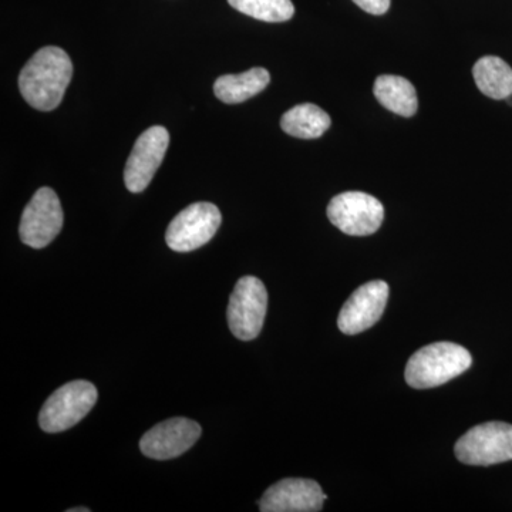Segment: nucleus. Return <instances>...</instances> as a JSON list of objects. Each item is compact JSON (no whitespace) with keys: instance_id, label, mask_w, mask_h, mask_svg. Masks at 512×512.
<instances>
[{"instance_id":"13","label":"nucleus","mask_w":512,"mask_h":512,"mask_svg":"<svg viewBox=\"0 0 512 512\" xmlns=\"http://www.w3.org/2000/svg\"><path fill=\"white\" fill-rule=\"evenodd\" d=\"M271 82V74L262 67H254L241 74H225L214 83V93L225 104L244 103L264 92Z\"/></svg>"},{"instance_id":"3","label":"nucleus","mask_w":512,"mask_h":512,"mask_svg":"<svg viewBox=\"0 0 512 512\" xmlns=\"http://www.w3.org/2000/svg\"><path fill=\"white\" fill-rule=\"evenodd\" d=\"M96 386L86 380H74L57 389L43 404L39 424L46 433L72 429L87 416L97 403Z\"/></svg>"},{"instance_id":"1","label":"nucleus","mask_w":512,"mask_h":512,"mask_svg":"<svg viewBox=\"0 0 512 512\" xmlns=\"http://www.w3.org/2000/svg\"><path fill=\"white\" fill-rule=\"evenodd\" d=\"M72 76L69 55L60 47H43L20 72V93L33 109L52 111L62 103Z\"/></svg>"},{"instance_id":"18","label":"nucleus","mask_w":512,"mask_h":512,"mask_svg":"<svg viewBox=\"0 0 512 512\" xmlns=\"http://www.w3.org/2000/svg\"><path fill=\"white\" fill-rule=\"evenodd\" d=\"M360 9L370 15H384L390 8V0H353Z\"/></svg>"},{"instance_id":"5","label":"nucleus","mask_w":512,"mask_h":512,"mask_svg":"<svg viewBox=\"0 0 512 512\" xmlns=\"http://www.w3.org/2000/svg\"><path fill=\"white\" fill-rule=\"evenodd\" d=\"M268 309V292L261 279L244 276L235 285L228 305V325L241 340L258 338Z\"/></svg>"},{"instance_id":"7","label":"nucleus","mask_w":512,"mask_h":512,"mask_svg":"<svg viewBox=\"0 0 512 512\" xmlns=\"http://www.w3.org/2000/svg\"><path fill=\"white\" fill-rule=\"evenodd\" d=\"M221 222V212L217 205L195 202L171 221L165 232V242L175 252L195 251L214 238Z\"/></svg>"},{"instance_id":"6","label":"nucleus","mask_w":512,"mask_h":512,"mask_svg":"<svg viewBox=\"0 0 512 512\" xmlns=\"http://www.w3.org/2000/svg\"><path fill=\"white\" fill-rule=\"evenodd\" d=\"M328 217L343 234L367 237L382 227L384 207L382 202L366 192H343L329 202Z\"/></svg>"},{"instance_id":"19","label":"nucleus","mask_w":512,"mask_h":512,"mask_svg":"<svg viewBox=\"0 0 512 512\" xmlns=\"http://www.w3.org/2000/svg\"><path fill=\"white\" fill-rule=\"evenodd\" d=\"M89 508L83 507V508H70V510H67V512H89Z\"/></svg>"},{"instance_id":"17","label":"nucleus","mask_w":512,"mask_h":512,"mask_svg":"<svg viewBox=\"0 0 512 512\" xmlns=\"http://www.w3.org/2000/svg\"><path fill=\"white\" fill-rule=\"evenodd\" d=\"M228 3L238 12L262 22H286L295 15L292 0H228Z\"/></svg>"},{"instance_id":"16","label":"nucleus","mask_w":512,"mask_h":512,"mask_svg":"<svg viewBox=\"0 0 512 512\" xmlns=\"http://www.w3.org/2000/svg\"><path fill=\"white\" fill-rule=\"evenodd\" d=\"M477 87L485 96L504 100L512 94V69L500 57H481L473 69Z\"/></svg>"},{"instance_id":"8","label":"nucleus","mask_w":512,"mask_h":512,"mask_svg":"<svg viewBox=\"0 0 512 512\" xmlns=\"http://www.w3.org/2000/svg\"><path fill=\"white\" fill-rule=\"evenodd\" d=\"M63 221V208L56 192L49 187L40 188L23 211L20 239L30 248H45L60 234Z\"/></svg>"},{"instance_id":"12","label":"nucleus","mask_w":512,"mask_h":512,"mask_svg":"<svg viewBox=\"0 0 512 512\" xmlns=\"http://www.w3.org/2000/svg\"><path fill=\"white\" fill-rule=\"evenodd\" d=\"M326 495L320 485L306 478H286L269 487L259 501L262 512H316Z\"/></svg>"},{"instance_id":"20","label":"nucleus","mask_w":512,"mask_h":512,"mask_svg":"<svg viewBox=\"0 0 512 512\" xmlns=\"http://www.w3.org/2000/svg\"><path fill=\"white\" fill-rule=\"evenodd\" d=\"M505 100H507V101H508V103H510V104H511V106H512V94H511V96H510V97H507V99H505Z\"/></svg>"},{"instance_id":"10","label":"nucleus","mask_w":512,"mask_h":512,"mask_svg":"<svg viewBox=\"0 0 512 512\" xmlns=\"http://www.w3.org/2000/svg\"><path fill=\"white\" fill-rule=\"evenodd\" d=\"M389 299V285L372 281L357 288L340 311L338 326L345 335L365 332L379 322Z\"/></svg>"},{"instance_id":"9","label":"nucleus","mask_w":512,"mask_h":512,"mask_svg":"<svg viewBox=\"0 0 512 512\" xmlns=\"http://www.w3.org/2000/svg\"><path fill=\"white\" fill-rule=\"evenodd\" d=\"M168 144L170 134L161 126L150 127L137 138L124 170L128 191L138 194L146 190L163 163Z\"/></svg>"},{"instance_id":"14","label":"nucleus","mask_w":512,"mask_h":512,"mask_svg":"<svg viewBox=\"0 0 512 512\" xmlns=\"http://www.w3.org/2000/svg\"><path fill=\"white\" fill-rule=\"evenodd\" d=\"M373 92L384 109L399 116L413 117L419 109L416 89L404 77L383 74L377 77Z\"/></svg>"},{"instance_id":"11","label":"nucleus","mask_w":512,"mask_h":512,"mask_svg":"<svg viewBox=\"0 0 512 512\" xmlns=\"http://www.w3.org/2000/svg\"><path fill=\"white\" fill-rule=\"evenodd\" d=\"M197 421L175 417L148 430L140 441L141 453L154 460H171L190 450L201 436Z\"/></svg>"},{"instance_id":"4","label":"nucleus","mask_w":512,"mask_h":512,"mask_svg":"<svg viewBox=\"0 0 512 512\" xmlns=\"http://www.w3.org/2000/svg\"><path fill=\"white\" fill-rule=\"evenodd\" d=\"M458 461L468 466H493L512 460V424L490 421L473 427L458 439Z\"/></svg>"},{"instance_id":"2","label":"nucleus","mask_w":512,"mask_h":512,"mask_svg":"<svg viewBox=\"0 0 512 512\" xmlns=\"http://www.w3.org/2000/svg\"><path fill=\"white\" fill-rule=\"evenodd\" d=\"M473 365V356L463 346L437 342L417 350L407 362L404 377L413 389H433L463 375Z\"/></svg>"},{"instance_id":"15","label":"nucleus","mask_w":512,"mask_h":512,"mask_svg":"<svg viewBox=\"0 0 512 512\" xmlns=\"http://www.w3.org/2000/svg\"><path fill=\"white\" fill-rule=\"evenodd\" d=\"M330 117L316 104L305 103L286 111L281 119L282 130L289 136L313 140L322 137L330 127Z\"/></svg>"}]
</instances>
